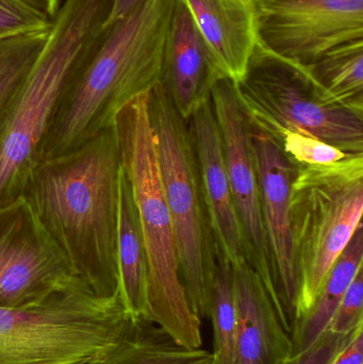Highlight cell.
Returning a JSON list of instances; mask_svg holds the SVG:
<instances>
[{
	"instance_id": "1",
	"label": "cell",
	"mask_w": 363,
	"mask_h": 364,
	"mask_svg": "<svg viewBox=\"0 0 363 364\" xmlns=\"http://www.w3.org/2000/svg\"><path fill=\"white\" fill-rule=\"evenodd\" d=\"M121 168L113 125L72 151L43 158L23 191L75 275L102 296L119 292Z\"/></svg>"
},
{
	"instance_id": "8",
	"label": "cell",
	"mask_w": 363,
	"mask_h": 364,
	"mask_svg": "<svg viewBox=\"0 0 363 364\" xmlns=\"http://www.w3.org/2000/svg\"><path fill=\"white\" fill-rule=\"evenodd\" d=\"M234 89L249 124L272 138L302 132L363 155V113L332 102L305 64L275 55L258 42Z\"/></svg>"
},
{
	"instance_id": "6",
	"label": "cell",
	"mask_w": 363,
	"mask_h": 364,
	"mask_svg": "<svg viewBox=\"0 0 363 364\" xmlns=\"http://www.w3.org/2000/svg\"><path fill=\"white\" fill-rule=\"evenodd\" d=\"M166 203L174 226L181 282L194 314L210 318L217 250L187 119L161 83L148 95Z\"/></svg>"
},
{
	"instance_id": "29",
	"label": "cell",
	"mask_w": 363,
	"mask_h": 364,
	"mask_svg": "<svg viewBox=\"0 0 363 364\" xmlns=\"http://www.w3.org/2000/svg\"><path fill=\"white\" fill-rule=\"evenodd\" d=\"M142 1L143 0H111L110 10L104 23H109L124 16Z\"/></svg>"
},
{
	"instance_id": "3",
	"label": "cell",
	"mask_w": 363,
	"mask_h": 364,
	"mask_svg": "<svg viewBox=\"0 0 363 364\" xmlns=\"http://www.w3.org/2000/svg\"><path fill=\"white\" fill-rule=\"evenodd\" d=\"M111 0H64L48 38L0 121V207L23 196L64 87L83 49L106 21Z\"/></svg>"
},
{
	"instance_id": "15",
	"label": "cell",
	"mask_w": 363,
	"mask_h": 364,
	"mask_svg": "<svg viewBox=\"0 0 363 364\" xmlns=\"http://www.w3.org/2000/svg\"><path fill=\"white\" fill-rule=\"evenodd\" d=\"M237 310L234 364H281L291 357L292 340L274 304L249 262L234 267Z\"/></svg>"
},
{
	"instance_id": "20",
	"label": "cell",
	"mask_w": 363,
	"mask_h": 364,
	"mask_svg": "<svg viewBox=\"0 0 363 364\" xmlns=\"http://www.w3.org/2000/svg\"><path fill=\"white\" fill-rule=\"evenodd\" d=\"M212 355L204 348L179 346L148 318H140L125 343L104 364H211Z\"/></svg>"
},
{
	"instance_id": "17",
	"label": "cell",
	"mask_w": 363,
	"mask_h": 364,
	"mask_svg": "<svg viewBox=\"0 0 363 364\" xmlns=\"http://www.w3.org/2000/svg\"><path fill=\"white\" fill-rule=\"evenodd\" d=\"M117 252L119 299L134 318H148L146 248L131 188L123 168L119 174Z\"/></svg>"
},
{
	"instance_id": "11",
	"label": "cell",
	"mask_w": 363,
	"mask_h": 364,
	"mask_svg": "<svg viewBox=\"0 0 363 364\" xmlns=\"http://www.w3.org/2000/svg\"><path fill=\"white\" fill-rule=\"evenodd\" d=\"M228 178L246 245L247 261L278 308L274 269L262 214L261 192L251 142V127L239 102L234 82L222 78L211 91Z\"/></svg>"
},
{
	"instance_id": "5",
	"label": "cell",
	"mask_w": 363,
	"mask_h": 364,
	"mask_svg": "<svg viewBox=\"0 0 363 364\" xmlns=\"http://www.w3.org/2000/svg\"><path fill=\"white\" fill-rule=\"evenodd\" d=\"M139 318L119 292L102 296L85 282L21 308H0V364H104Z\"/></svg>"
},
{
	"instance_id": "24",
	"label": "cell",
	"mask_w": 363,
	"mask_h": 364,
	"mask_svg": "<svg viewBox=\"0 0 363 364\" xmlns=\"http://www.w3.org/2000/svg\"><path fill=\"white\" fill-rule=\"evenodd\" d=\"M363 324V267L350 284L328 331L339 335L353 333Z\"/></svg>"
},
{
	"instance_id": "10",
	"label": "cell",
	"mask_w": 363,
	"mask_h": 364,
	"mask_svg": "<svg viewBox=\"0 0 363 364\" xmlns=\"http://www.w3.org/2000/svg\"><path fill=\"white\" fill-rule=\"evenodd\" d=\"M258 38L275 55L311 64L363 41V0H255Z\"/></svg>"
},
{
	"instance_id": "21",
	"label": "cell",
	"mask_w": 363,
	"mask_h": 364,
	"mask_svg": "<svg viewBox=\"0 0 363 364\" xmlns=\"http://www.w3.org/2000/svg\"><path fill=\"white\" fill-rule=\"evenodd\" d=\"M211 321L213 352L211 364H234L237 346V310L234 293V269L217 255L213 284Z\"/></svg>"
},
{
	"instance_id": "22",
	"label": "cell",
	"mask_w": 363,
	"mask_h": 364,
	"mask_svg": "<svg viewBox=\"0 0 363 364\" xmlns=\"http://www.w3.org/2000/svg\"><path fill=\"white\" fill-rule=\"evenodd\" d=\"M46 29L0 38V121L48 38Z\"/></svg>"
},
{
	"instance_id": "28",
	"label": "cell",
	"mask_w": 363,
	"mask_h": 364,
	"mask_svg": "<svg viewBox=\"0 0 363 364\" xmlns=\"http://www.w3.org/2000/svg\"><path fill=\"white\" fill-rule=\"evenodd\" d=\"M19 1L49 21H53L61 6V0H19Z\"/></svg>"
},
{
	"instance_id": "23",
	"label": "cell",
	"mask_w": 363,
	"mask_h": 364,
	"mask_svg": "<svg viewBox=\"0 0 363 364\" xmlns=\"http://www.w3.org/2000/svg\"><path fill=\"white\" fill-rule=\"evenodd\" d=\"M272 139L296 168L336 164L356 156L302 132H286Z\"/></svg>"
},
{
	"instance_id": "27",
	"label": "cell",
	"mask_w": 363,
	"mask_h": 364,
	"mask_svg": "<svg viewBox=\"0 0 363 364\" xmlns=\"http://www.w3.org/2000/svg\"><path fill=\"white\" fill-rule=\"evenodd\" d=\"M330 364H363V325Z\"/></svg>"
},
{
	"instance_id": "18",
	"label": "cell",
	"mask_w": 363,
	"mask_h": 364,
	"mask_svg": "<svg viewBox=\"0 0 363 364\" xmlns=\"http://www.w3.org/2000/svg\"><path fill=\"white\" fill-rule=\"evenodd\" d=\"M363 263V226L358 227L351 241L332 265L321 292L308 314L300 318L291 336V357L308 350L326 331L350 284Z\"/></svg>"
},
{
	"instance_id": "9",
	"label": "cell",
	"mask_w": 363,
	"mask_h": 364,
	"mask_svg": "<svg viewBox=\"0 0 363 364\" xmlns=\"http://www.w3.org/2000/svg\"><path fill=\"white\" fill-rule=\"evenodd\" d=\"M78 282L23 195L0 207V308L33 305Z\"/></svg>"
},
{
	"instance_id": "12",
	"label": "cell",
	"mask_w": 363,
	"mask_h": 364,
	"mask_svg": "<svg viewBox=\"0 0 363 364\" xmlns=\"http://www.w3.org/2000/svg\"><path fill=\"white\" fill-rule=\"evenodd\" d=\"M251 127V142L261 192L262 214L274 269L277 314L291 337L298 323L300 282L292 241L290 190L296 168L266 132Z\"/></svg>"
},
{
	"instance_id": "14",
	"label": "cell",
	"mask_w": 363,
	"mask_h": 364,
	"mask_svg": "<svg viewBox=\"0 0 363 364\" xmlns=\"http://www.w3.org/2000/svg\"><path fill=\"white\" fill-rule=\"evenodd\" d=\"M220 72L183 0L175 1L163 60L161 85L183 119L210 100Z\"/></svg>"
},
{
	"instance_id": "16",
	"label": "cell",
	"mask_w": 363,
	"mask_h": 364,
	"mask_svg": "<svg viewBox=\"0 0 363 364\" xmlns=\"http://www.w3.org/2000/svg\"><path fill=\"white\" fill-rule=\"evenodd\" d=\"M225 78L244 76L258 38L255 0H183Z\"/></svg>"
},
{
	"instance_id": "13",
	"label": "cell",
	"mask_w": 363,
	"mask_h": 364,
	"mask_svg": "<svg viewBox=\"0 0 363 364\" xmlns=\"http://www.w3.org/2000/svg\"><path fill=\"white\" fill-rule=\"evenodd\" d=\"M187 122L200 166L217 255L234 269L246 262V245L228 178L223 142L211 100L200 106Z\"/></svg>"
},
{
	"instance_id": "2",
	"label": "cell",
	"mask_w": 363,
	"mask_h": 364,
	"mask_svg": "<svg viewBox=\"0 0 363 364\" xmlns=\"http://www.w3.org/2000/svg\"><path fill=\"white\" fill-rule=\"evenodd\" d=\"M175 1L143 0L124 16L102 23L68 77L44 157L72 151L112 127L121 109L161 82Z\"/></svg>"
},
{
	"instance_id": "19",
	"label": "cell",
	"mask_w": 363,
	"mask_h": 364,
	"mask_svg": "<svg viewBox=\"0 0 363 364\" xmlns=\"http://www.w3.org/2000/svg\"><path fill=\"white\" fill-rule=\"evenodd\" d=\"M306 66L332 102L363 113V41L341 45Z\"/></svg>"
},
{
	"instance_id": "4",
	"label": "cell",
	"mask_w": 363,
	"mask_h": 364,
	"mask_svg": "<svg viewBox=\"0 0 363 364\" xmlns=\"http://www.w3.org/2000/svg\"><path fill=\"white\" fill-rule=\"evenodd\" d=\"M148 94L121 109L114 122L121 166L131 188L148 264V318L179 346L200 348L202 320L185 295L174 226L164 194L155 136L148 117Z\"/></svg>"
},
{
	"instance_id": "26",
	"label": "cell",
	"mask_w": 363,
	"mask_h": 364,
	"mask_svg": "<svg viewBox=\"0 0 363 364\" xmlns=\"http://www.w3.org/2000/svg\"><path fill=\"white\" fill-rule=\"evenodd\" d=\"M362 325L347 335H339L327 329L308 350L290 357L281 364H330L340 350L353 339L356 331Z\"/></svg>"
},
{
	"instance_id": "7",
	"label": "cell",
	"mask_w": 363,
	"mask_h": 364,
	"mask_svg": "<svg viewBox=\"0 0 363 364\" xmlns=\"http://www.w3.org/2000/svg\"><path fill=\"white\" fill-rule=\"evenodd\" d=\"M300 282L298 322L313 307L341 252L362 224L363 155L296 168L290 190Z\"/></svg>"
},
{
	"instance_id": "25",
	"label": "cell",
	"mask_w": 363,
	"mask_h": 364,
	"mask_svg": "<svg viewBox=\"0 0 363 364\" xmlns=\"http://www.w3.org/2000/svg\"><path fill=\"white\" fill-rule=\"evenodd\" d=\"M46 27V19L19 0H0V38Z\"/></svg>"
}]
</instances>
